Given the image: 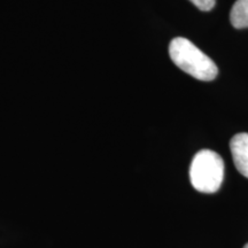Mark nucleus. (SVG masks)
Wrapping results in <instances>:
<instances>
[{
	"label": "nucleus",
	"instance_id": "f257e3e1",
	"mask_svg": "<svg viewBox=\"0 0 248 248\" xmlns=\"http://www.w3.org/2000/svg\"><path fill=\"white\" fill-rule=\"evenodd\" d=\"M169 55L179 69L199 80H213L218 74L215 62L193 43L183 37L171 40Z\"/></svg>",
	"mask_w": 248,
	"mask_h": 248
},
{
	"label": "nucleus",
	"instance_id": "f03ea898",
	"mask_svg": "<svg viewBox=\"0 0 248 248\" xmlns=\"http://www.w3.org/2000/svg\"><path fill=\"white\" fill-rule=\"evenodd\" d=\"M224 177V162L216 152L202 150L194 155L190 167L191 184L202 193H215Z\"/></svg>",
	"mask_w": 248,
	"mask_h": 248
},
{
	"label": "nucleus",
	"instance_id": "7ed1b4c3",
	"mask_svg": "<svg viewBox=\"0 0 248 248\" xmlns=\"http://www.w3.org/2000/svg\"><path fill=\"white\" fill-rule=\"evenodd\" d=\"M230 150L235 168L248 178V133H238L230 141Z\"/></svg>",
	"mask_w": 248,
	"mask_h": 248
},
{
	"label": "nucleus",
	"instance_id": "20e7f679",
	"mask_svg": "<svg viewBox=\"0 0 248 248\" xmlns=\"http://www.w3.org/2000/svg\"><path fill=\"white\" fill-rule=\"evenodd\" d=\"M230 21L235 29L248 28V0H237L230 12Z\"/></svg>",
	"mask_w": 248,
	"mask_h": 248
},
{
	"label": "nucleus",
	"instance_id": "39448f33",
	"mask_svg": "<svg viewBox=\"0 0 248 248\" xmlns=\"http://www.w3.org/2000/svg\"><path fill=\"white\" fill-rule=\"evenodd\" d=\"M190 1L202 12L212 11L216 4V0H190Z\"/></svg>",
	"mask_w": 248,
	"mask_h": 248
},
{
	"label": "nucleus",
	"instance_id": "423d86ee",
	"mask_svg": "<svg viewBox=\"0 0 248 248\" xmlns=\"http://www.w3.org/2000/svg\"><path fill=\"white\" fill-rule=\"evenodd\" d=\"M244 248H248V244H246V245H245V246H244Z\"/></svg>",
	"mask_w": 248,
	"mask_h": 248
}]
</instances>
